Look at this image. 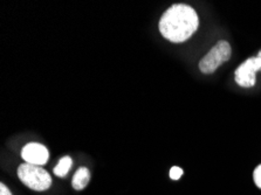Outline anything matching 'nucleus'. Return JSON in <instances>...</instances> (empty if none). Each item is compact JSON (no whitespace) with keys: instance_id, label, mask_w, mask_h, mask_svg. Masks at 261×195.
<instances>
[{"instance_id":"obj_1","label":"nucleus","mask_w":261,"mask_h":195,"mask_svg":"<svg viewBox=\"0 0 261 195\" xmlns=\"http://www.w3.org/2000/svg\"><path fill=\"white\" fill-rule=\"evenodd\" d=\"M198 15L191 6L176 4L164 12L160 20V32L169 41H187L198 29Z\"/></svg>"},{"instance_id":"obj_2","label":"nucleus","mask_w":261,"mask_h":195,"mask_svg":"<svg viewBox=\"0 0 261 195\" xmlns=\"http://www.w3.org/2000/svg\"><path fill=\"white\" fill-rule=\"evenodd\" d=\"M18 177L23 185L37 192L48 189L52 185V178L48 172L38 165L27 164V162L20 165L18 169Z\"/></svg>"},{"instance_id":"obj_3","label":"nucleus","mask_w":261,"mask_h":195,"mask_svg":"<svg viewBox=\"0 0 261 195\" xmlns=\"http://www.w3.org/2000/svg\"><path fill=\"white\" fill-rule=\"evenodd\" d=\"M231 46L227 41L221 40L200 60L199 69L204 74L215 73L219 66L228 61L231 58Z\"/></svg>"},{"instance_id":"obj_4","label":"nucleus","mask_w":261,"mask_h":195,"mask_svg":"<svg viewBox=\"0 0 261 195\" xmlns=\"http://www.w3.org/2000/svg\"><path fill=\"white\" fill-rule=\"evenodd\" d=\"M261 71V59L250 58L236 70V82L240 87L251 88L255 85V73Z\"/></svg>"},{"instance_id":"obj_5","label":"nucleus","mask_w":261,"mask_h":195,"mask_svg":"<svg viewBox=\"0 0 261 195\" xmlns=\"http://www.w3.org/2000/svg\"><path fill=\"white\" fill-rule=\"evenodd\" d=\"M21 157L27 164L40 166L46 164L49 158V153L48 150L42 144H39V143H30V144L23 146L21 151Z\"/></svg>"},{"instance_id":"obj_6","label":"nucleus","mask_w":261,"mask_h":195,"mask_svg":"<svg viewBox=\"0 0 261 195\" xmlns=\"http://www.w3.org/2000/svg\"><path fill=\"white\" fill-rule=\"evenodd\" d=\"M89 180H90L89 170L86 169V167H81V169H79L76 171V173H75L73 177V181H72L73 188L76 190L84 189L85 187L88 185Z\"/></svg>"},{"instance_id":"obj_7","label":"nucleus","mask_w":261,"mask_h":195,"mask_svg":"<svg viewBox=\"0 0 261 195\" xmlns=\"http://www.w3.org/2000/svg\"><path fill=\"white\" fill-rule=\"evenodd\" d=\"M72 158L70 157H63L60 161H59V164L54 167V174L57 177H60V178H63L67 176V173L69 172L70 167H72Z\"/></svg>"},{"instance_id":"obj_8","label":"nucleus","mask_w":261,"mask_h":195,"mask_svg":"<svg viewBox=\"0 0 261 195\" xmlns=\"http://www.w3.org/2000/svg\"><path fill=\"white\" fill-rule=\"evenodd\" d=\"M181 176H183V170H181L180 167L175 166L170 170V178H171L172 180H178V179H180Z\"/></svg>"},{"instance_id":"obj_9","label":"nucleus","mask_w":261,"mask_h":195,"mask_svg":"<svg viewBox=\"0 0 261 195\" xmlns=\"http://www.w3.org/2000/svg\"><path fill=\"white\" fill-rule=\"evenodd\" d=\"M253 179H254L256 187L261 189V165H259L254 170V173H253Z\"/></svg>"},{"instance_id":"obj_10","label":"nucleus","mask_w":261,"mask_h":195,"mask_svg":"<svg viewBox=\"0 0 261 195\" xmlns=\"http://www.w3.org/2000/svg\"><path fill=\"white\" fill-rule=\"evenodd\" d=\"M0 195H12V194L9 190V188H7V187L4 184H2L0 185Z\"/></svg>"},{"instance_id":"obj_11","label":"nucleus","mask_w":261,"mask_h":195,"mask_svg":"<svg viewBox=\"0 0 261 195\" xmlns=\"http://www.w3.org/2000/svg\"><path fill=\"white\" fill-rule=\"evenodd\" d=\"M258 58H259V59H261V50L259 51V54H258Z\"/></svg>"}]
</instances>
